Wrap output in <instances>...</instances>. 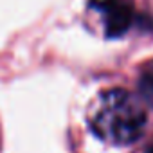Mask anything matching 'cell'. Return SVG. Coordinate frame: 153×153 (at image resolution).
<instances>
[{
    "instance_id": "1",
    "label": "cell",
    "mask_w": 153,
    "mask_h": 153,
    "mask_svg": "<svg viewBox=\"0 0 153 153\" xmlns=\"http://www.w3.org/2000/svg\"><path fill=\"white\" fill-rule=\"evenodd\" d=\"M146 110L124 88L101 92L88 108L90 130L105 142L126 146L135 142L146 126Z\"/></svg>"
},
{
    "instance_id": "2",
    "label": "cell",
    "mask_w": 153,
    "mask_h": 153,
    "mask_svg": "<svg viewBox=\"0 0 153 153\" xmlns=\"http://www.w3.org/2000/svg\"><path fill=\"white\" fill-rule=\"evenodd\" d=\"M94 9L101 15L105 24V34L117 38L130 29L133 24V4L131 0H94Z\"/></svg>"
},
{
    "instance_id": "3",
    "label": "cell",
    "mask_w": 153,
    "mask_h": 153,
    "mask_svg": "<svg viewBox=\"0 0 153 153\" xmlns=\"http://www.w3.org/2000/svg\"><path fill=\"white\" fill-rule=\"evenodd\" d=\"M139 87H140L144 99L153 105V65L144 68V72L140 76V81H139Z\"/></svg>"
},
{
    "instance_id": "4",
    "label": "cell",
    "mask_w": 153,
    "mask_h": 153,
    "mask_svg": "<svg viewBox=\"0 0 153 153\" xmlns=\"http://www.w3.org/2000/svg\"><path fill=\"white\" fill-rule=\"evenodd\" d=\"M146 153H153V144H151V146H149V148L146 149Z\"/></svg>"
}]
</instances>
